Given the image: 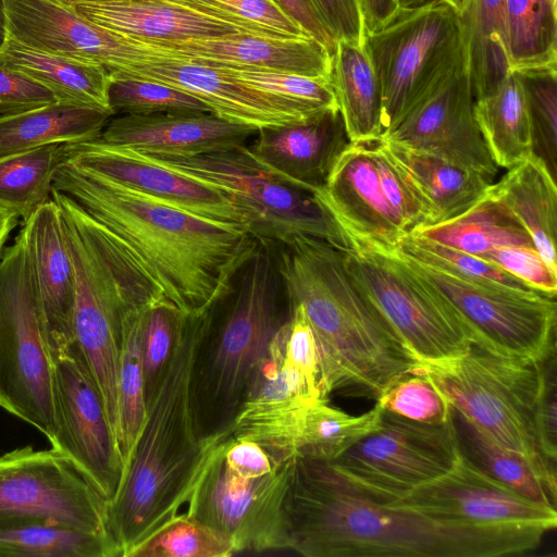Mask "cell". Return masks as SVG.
Masks as SVG:
<instances>
[{
  "label": "cell",
  "mask_w": 557,
  "mask_h": 557,
  "mask_svg": "<svg viewBox=\"0 0 557 557\" xmlns=\"http://www.w3.org/2000/svg\"><path fill=\"white\" fill-rule=\"evenodd\" d=\"M67 144H51L0 158V206L25 222L51 198L53 174L69 158Z\"/></svg>",
  "instance_id": "cell-40"
},
{
  "label": "cell",
  "mask_w": 557,
  "mask_h": 557,
  "mask_svg": "<svg viewBox=\"0 0 557 557\" xmlns=\"http://www.w3.org/2000/svg\"><path fill=\"white\" fill-rule=\"evenodd\" d=\"M383 409L425 423L450 419L451 406L422 371L408 373L395 381L376 400Z\"/></svg>",
  "instance_id": "cell-47"
},
{
  "label": "cell",
  "mask_w": 557,
  "mask_h": 557,
  "mask_svg": "<svg viewBox=\"0 0 557 557\" xmlns=\"http://www.w3.org/2000/svg\"><path fill=\"white\" fill-rule=\"evenodd\" d=\"M52 363L51 448L69 457L109 502L121 485L124 463L99 388L76 344Z\"/></svg>",
  "instance_id": "cell-16"
},
{
  "label": "cell",
  "mask_w": 557,
  "mask_h": 557,
  "mask_svg": "<svg viewBox=\"0 0 557 557\" xmlns=\"http://www.w3.org/2000/svg\"><path fill=\"white\" fill-rule=\"evenodd\" d=\"M320 20L337 40L363 45L364 25L359 0H309Z\"/></svg>",
  "instance_id": "cell-54"
},
{
  "label": "cell",
  "mask_w": 557,
  "mask_h": 557,
  "mask_svg": "<svg viewBox=\"0 0 557 557\" xmlns=\"http://www.w3.org/2000/svg\"><path fill=\"white\" fill-rule=\"evenodd\" d=\"M363 45L381 88V137L466 59L461 15L443 0L399 7Z\"/></svg>",
  "instance_id": "cell-9"
},
{
  "label": "cell",
  "mask_w": 557,
  "mask_h": 557,
  "mask_svg": "<svg viewBox=\"0 0 557 557\" xmlns=\"http://www.w3.org/2000/svg\"><path fill=\"white\" fill-rule=\"evenodd\" d=\"M147 308H127L122 318L117 374V445L124 471L147 412L141 360L143 324Z\"/></svg>",
  "instance_id": "cell-38"
},
{
  "label": "cell",
  "mask_w": 557,
  "mask_h": 557,
  "mask_svg": "<svg viewBox=\"0 0 557 557\" xmlns=\"http://www.w3.org/2000/svg\"><path fill=\"white\" fill-rule=\"evenodd\" d=\"M348 272L422 364L454 359L472 343L450 304L393 249L345 251Z\"/></svg>",
  "instance_id": "cell-11"
},
{
  "label": "cell",
  "mask_w": 557,
  "mask_h": 557,
  "mask_svg": "<svg viewBox=\"0 0 557 557\" xmlns=\"http://www.w3.org/2000/svg\"><path fill=\"white\" fill-rule=\"evenodd\" d=\"M18 223L20 218L13 211L0 206V257L11 232Z\"/></svg>",
  "instance_id": "cell-58"
},
{
  "label": "cell",
  "mask_w": 557,
  "mask_h": 557,
  "mask_svg": "<svg viewBox=\"0 0 557 557\" xmlns=\"http://www.w3.org/2000/svg\"><path fill=\"white\" fill-rule=\"evenodd\" d=\"M331 85L350 141L380 138L381 88L364 45L336 41Z\"/></svg>",
  "instance_id": "cell-32"
},
{
  "label": "cell",
  "mask_w": 557,
  "mask_h": 557,
  "mask_svg": "<svg viewBox=\"0 0 557 557\" xmlns=\"http://www.w3.org/2000/svg\"><path fill=\"white\" fill-rule=\"evenodd\" d=\"M395 249L421 264L463 281L486 286L537 292L510 273L478 256L414 233L406 235Z\"/></svg>",
  "instance_id": "cell-42"
},
{
  "label": "cell",
  "mask_w": 557,
  "mask_h": 557,
  "mask_svg": "<svg viewBox=\"0 0 557 557\" xmlns=\"http://www.w3.org/2000/svg\"><path fill=\"white\" fill-rule=\"evenodd\" d=\"M289 305H301L315 336L320 389L377 400L422 363L355 283L345 251L308 235L272 246Z\"/></svg>",
  "instance_id": "cell-3"
},
{
  "label": "cell",
  "mask_w": 557,
  "mask_h": 557,
  "mask_svg": "<svg viewBox=\"0 0 557 557\" xmlns=\"http://www.w3.org/2000/svg\"><path fill=\"white\" fill-rule=\"evenodd\" d=\"M531 236L547 265L557 272V186L542 160L533 153L507 169L487 189Z\"/></svg>",
  "instance_id": "cell-29"
},
{
  "label": "cell",
  "mask_w": 557,
  "mask_h": 557,
  "mask_svg": "<svg viewBox=\"0 0 557 557\" xmlns=\"http://www.w3.org/2000/svg\"><path fill=\"white\" fill-rule=\"evenodd\" d=\"M474 100L491 92L511 71L506 0H470L461 14Z\"/></svg>",
  "instance_id": "cell-35"
},
{
  "label": "cell",
  "mask_w": 557,
  "mask_h": 557,
  "mask_svg": "<svg viewBox=\"0 0 557 557\" xmlns=\"http://www.w3.org/2000/svg\"><path fill=\"white\" fill-rule=\"evenodd\" d=\"M288 549L306 557H500L533 550L546 531L482 525L377 503L326 462L297 457L286 504Z\"/></svg>",
  "instance_id": "cell-2"
},
{
  "label": "cell",
  "mask_w": 557,
  "mask_h": 557,
  "mask_svg": "<svg viewBox=\"0 0 557 557\" xmlns=\"http://www.w3.org/2000/svg\"><path fill=\"white\" fill-rule=\"evenodd\" d=\"M450 4L460 15L467 10L470 0H443Z\"/></svg>",
  "instance_id": "cell-60"
},
{
  "label": "cell",
  "mask_w": 557,
  "mask_h": 557,
  "mask_svg": "<svg viewBox=\"0 0 557 557\" xmlns=\"http://www.w3.org/2000/svg\"><path fill=\"white\" fill-rule=\"evenodd\" d=\"M349 144L343 116L335 108L301 122L260 128L248 148L282 180L313 193L325 185Z\"/></svg>",
  "instance_id": "cell-26"
},
{
  "label": "cell",
  "mask_w": 557,
  "mask_h": 557,
  "mask_svg": "<svg viewBox=\"0 0 557 557\" xmlns=\"http://www.w3.org/2000/svg\"><path fill=\"white\" fill-rule=\"evenodd\" d=\"M467 59L442 78L384 140L435 154L495 178L493 161L474 117Z\"/></svg>",
  "instance_id": "cell-19"
},
{
  "label": "cell",
  "mask_w": 557,
  "mask_h": 557,
  "mask_svg": "<svg viewBox=\"0 0 557 557\" xmlns=\"http://www.w3.org/2000/svg\"><path fill=\"white\" fill-rule=\"evenodd\" d=\"M47 347L52 360L75 344V276L62 215L50 198L25 222Z\"/></svg>",
  "instance_id": "cell-25"
},
{
  "label": "cell",
  "mask_w": 557,
  "mask_h": 557,
  "mask_svg": "<svg viewBox=\"0 0 557 557\" xmlns=\"http://www.w3.org/2000/svg\"><path fill=\"white\" fill-rule=\"evenodd\" d=\"M190 94L228 121L257 129L305 121L324 110L255 88L220 67L143 53L115 72Z\"/></svg>",
  "instance_id": "cell-17"
},
{
  "label": "cell",
  "mask_w": 557,
  "mask_h": 557,
  "mask_svg": "<svg viewBox=\"0 0 557 557\" xmlns=\"http://www.w3.org/2000/svg\"><path fill=\"white\" fill-rule=\"evenodd\" d=\"M107 510L108 500L60 451L24 446L0 456V521L111 535Z\"/></svg>",
  "instance_id": "cell-14"
},
{
  "label": "cell",
  "mask_w": 557,
  "mask_h": 557,
  "mask_svg": "<svg viewBox=\"0 0 557 557\" xmlns=\"http://www.w3.org/2000/svg\"><path fill=\"white\" fill-rule=\"evenodd\" d=\"M0 407L52 441L53 363L24 226L0 257Z\"/></svg>",
  "instance_id": "cell-10"
},
{
  "label": "cell",
  "mask_w": 557,
  "mask_h": 557,
  "mask_svg": "<svg viewBox=\"0 0 557 557\" xmlns=\"http://www.w3.org/2000/svg\"><path fill=\"white\" fill-rule=\"evenodd\" d=\"M480 258L510 273L535 290L556 297L557 272L553 271L534 246H502Z\"/></svg>",
  "instance_id": "cell-49"
},
{
  "label": "cell",
  "mask_w": 557,
  "mask_h": 557,
  "mask_svg": "<svg viewBox=\"0 0 557 557\" xmlns=\"http://www.w3.org/2000/svg\"><path fill=\"white\" fill-rule=\"evenodd\" d=\"M451 414L461 453L469 460L520 495L556 508V472L499 445L454 408Z\"/></svg>",
  "instance_id": "cell-33"
},
{
  "label": "cell",
  "mask_w": 557,
  "mask_h": 557,
  "mask_svg": "<svg viewBox=\"0 0 557 557\" xmlns=\"http://www.w3.org/2000/svg\"><path fill=\"white\" fill-rule=\"evenodd\" d=\"M239 17L271 28L287 38L309 36L273 0H205ZM313 38V37H312Z\"/></svg>",
  "instance_id": "cell-53"
},
{
  "label": "cell",
  "mask_w": 557,
  "mask_h": 557,
  "mask_svg": "<svg viewBox=\"0 0 557 557\" xmlns=\"http://www.w3.org/2000/svg\"><path fill=\"white\" fill-rule=\"evenodd\" d=\"M383 407L376 403L368 412L350 416L318 399L307 405L301 413L297 441V456L318 461H332L360 438L380 426Z\"/></svg>",
  "instance_id": "cell-39"
},
{
  "label": "cell",
  "mask_w": 557,
  "mask_h": 557,
  "mask_svg": "<svg viewBox=\"0 0 557 557\" xmlns=\"http://www.w3.org/2000/svg\"><path fill=\"white\" fill-rule=\"evenodd\" d=\"M524 91L532 137V153L556 180L557 172V65L515 71Z\"/></svg>",
  "instance_id": "cell-44"
},
{
  "label": "cell",
  "mask_w": 557,
  "mask_h": 557,
  "mask_svg": "<svg viewBox=\"0 0 557 557\" xmlns=\"http://www.w3.org/2000/svg\"><path fill=\"white\" fill-rule=\"evenodd\" d=\"M384 143L423 207L428 225L462 214L484 197L494 182L443 157Z\"/></svg>",
  "instance_id": "cell-28"
},
{
  "label": "cell",
  "mask_w": 557,
  "mask_h": 557,
  "mask_svg": "<svg viewBox=\"0 0 557 557\" xmlns=\"http://www.w3.org/2000/svg\"><path fill=\"white\" fill-rule=\"evenodd\" d=\"M386 506L482 525H519L549 531L556 508L531 500L494 480L462 453L455 466Z\"/></svg>",
  "instance_id": "cell-18"
},
{
  "label": "cell",
  "mask_w": 557,
  "mask_h": 557,
  "mask_svg": "<svg viewBox=\"0 0 557 557\" xmlns=\"http://www.w3.org/2000/svg\"><path fill=\"white\" fill-rule=\"evenodd\" d=\"M550 5L557 10V0H548Z\"/></svg>",
  "instance_id": "cell-63"
},
{
  "label": "cell",
  "mask_w": 557,
  "mask_h": 557,
  "mask_svg": "<svg viewBox=\"0 0 557 557\" xmlns=\"http://www.w3.org/2000/svg\"><path fill=\"white\" fill-rule=\"evenodd\" d=\"M220 69L255 88L319 110L338 108L334 89L329 81L273 71Z\"/></svg>",
  "instance_id": "cell-48"
},
{
  "label": "cell",
  "mask_w": 557,
  "mask_h": 557,
  "mask_svg": "<svg viewBox=\"0 0 557 557\" xmlns=\"http://www.w3.org/2000/svg\"><path fill=\"white\" fill-rule=\"evenodd\" d=\"M556 347L543 360V382L536 408V436L541 454L556 465L557 458Z\"/></svg>",
  "instance_id": "cell-51"
},
{
  "label": "cell",
  "mask_w": 557,
  "mask_h": 557,
  "mask_svg": "<svg viewBox=\"0 0 557 557\" xmlns=\"http://www.w3.org/2000/svg\"><path fill=\"white\" fill-rule=\"evenodd\" d=\"M235 554V544L227 534L184 512L137 544L127 557H230Z\"/></svg>",
  "instance_id": "cell-43"
},
{
  "label": "cell",
  "mask_w": 557,
  "mask_h": 557,
  "mask_svg": "<svg viewBox=\"0 0 557 557\" xmlns=\"http://www.w3.org/2000/svg\"><path fill=\"white\" fill-rule=\"evenodd\" d=\"M52 189L91 215L161 300L202 315L232 290L259 242L239 226L207 220L69 160Z\"/></svg>",
  "instance_id": "cell-1"
},
{
  "label": "cell",
  "mask_w": 557,
  "mask_h": 557,
  "mask_svg": "<svg viewBox=\"0 0 557 557\" xmlns=\"http://www.w3.org/2000/svg\"><path fill=\"white\" fill-rule=\"evenodd\" d=\"M7 36L41 51L115 72L139 58L123 37L53 0H4Z\"/></svg>",
  "instance_id": "cell-24"
},
{
  "label": "cell",
  "mask_w": 557,
  "mask_h": 557,
  "mask_svg": "<svg viewBox=\"0 0 557 557\" xmlns=\"http://www.w3.org/2000/svg\"><path fill=\"white\" fill-rule=\"evenodd\" d=\"M309 36L324 45L333 54L336 40L324 26L309 0H273Z\"/></svg>",
  "instance_id": "cell-56"
},
{
  "label": "cell",
  "mask_w": 557,
  "mask_h": 557,
  "mask_svg": "<svg viewBox=\"0 0 557 557\" xmlns=\"http://www.w3.org/2000/svg\"><path fill=\"white\" fill-rule=\"evenodd\" d=\"M543 360L504 358L471 345L462 356L422 364L420 371L490 438L556 472V465L541 454L536 436Z\"/></svg>",
  "instance_id": "cell-7"
},
{
  "label": "cell",
  "mask_w": 557,
  "mask_h": 557,
  "mask_svg": "<svg viewBox=\"0 0 557 557\" xmlns=\"http://www.w3.org/2000/svg\"><path fill=\"white\" fill-rule=\"evenodd\" d=\"M123 38L147 54L212 67L273 71L331 82L333 54L312 37L269 38L235 34L175 42Z\"/></svg>",
  "instance_id": "cell-23"
},
{
  "label": "cell",
  "mask_w": 557,
  "mask_h": 557,
  "mask_svg": "<svg viewBox=\"0 0 557 557\" xmlns=\"http://www.w3.org/2000/svg\"><path fill=\"white\" fill-rule=\"evenodd\" d=\"M112 115L109 111L60 101L0 115V158L51 144L95 140Z\"/></svg>",
  "instance_id": "cell-31"
},
{
  "label": "cell",
  "mask_w": 557,
  "mask_h": 557,
  "mask_svg": "<svg viewBox=\"0 0 557 557\" xmlns=\"http://www.w3.org/2000/svg\"><path fill=\"white\" fill-rule=\"evenodd\" d=\"M122 557L109 534L34 521H0V557Z\"/></svg>",
  "instance_id": "cell-37"
},
{
  "label": "cell",
  "mask_w": 557,
  "mask_h": 557,
  "mask_svg": "<svg viewBox=\"0 0 557 557\" xmlns=\"http://www.w3.org/2000/svg\"><path fill=\"white\" fill-rule=\"evenodd\" d=\"M289 308L285 344L286 359L302 375L313 394L318 398H323L320 389L319 350L314 333L302 306L296 304L289 305Z\"/></svg>",
  "instance_id": "cell-50"
},
{
  "label": "cell",
  "mask_w": 557,
  "mask_h": 557,
  "mask_svg": "<svg viewBox=\"0 0 557 557\" xmlns=\"http://www.w3.org/2000/svg\"><path fill=\"white\" fill-rule=\"evenodd\" d=\"M474 117L498 168L509 169L532 154V137L522 84L510 71L487 95L474 100Z\"/></svg>",
  "instance_id": "cell-34"
},
{
  "label": "cell",
  "mask_w": 557,
  "mask_h": 557,
  "mask_svg": "<svg viewBox=\"0 0 557 557\" xmlns=\"http://www.w3.org/2000/svg\"><path fill=\"white\" fill-rule=\"evenodd\" d=\"M7 38L4 0H0V48Z\"/></svg>",
  "instance_id": "cell-59"
},
{
  "label": "cell",
  "mask_w": 557,
  "mask_h": 557,
  "mask_svg": "<svg viewBox=\"0 0 557 557\" xmlns=\"http://www.w3.org/2000/svg\"><path fill=\"white\" fill-rule=\"evenodd\" d=\"M110 76L108 100L114 114L119 112L136 115L212 112L195 96L171 86L123 76Z\"/></svg>",
  "instance_id": "cell-45"
},
{
  "label": "cell",
  "mask_w": 557,
  "mask_h": 557,
  "mask_svg": "<svg viewBox=\"0 0 557 557\" xmlns=\"http://www.w3.org/2000/svg\"><path fill=\"white\" fill-rule=\"evenodd\" d=\"M373 139L350 141L325 185L313 191L356 246L393 250L408 235L382 183Z\"/></svg>",
  "instance_id": "cell-22"
},
{
  "label": "cell",
  "mask_w": 557,
  "mask_h": 557,
  "mask_svg": "<svg viewBox=\"0 0 557 557\" xmlns=\"http://www.w3.org/2000/svg\"><path fill=\"white\" fill-rule=\"evenodd\" d=\"M460 456L453 414L425 423L383 409L376 430L324 462L357 491L388 505L448 472Z\"/></svg>",
  "instance_id": "cell-12"
},
{
  "label": "cell",
  "mask_w": 557,
  "mask_h": 557,
  "mask_svg": "<svg viewBox=\"0 0 557 557\" xmlns=\"http://www.w3.org/2000/svg\"><path fill=\"white\" fill-rule=\"evenodd\" d=\"M425 0H398L400 7H410L424 2Z\"/></svg>",
  "instance_id": "cell-62"
},
{
  "label": "cell",
  "mask_w": 557,
  "mask_h": 557,
  "mask_svg": "<svg viewBox=\"0 0 557 557\" xmlns=\"http://www.w3.org/2000/svg\"><path fill=\"white\" fill-rule=\"evenodd\" d=\"M412 233L478 257L502 246H534L523 226L487 191L462 214Z\"/></svg>",
  "instance_id": "cell-36"
},
{
  "label": "cell",
  "mask_w": 557,
  "mask_h": 557,
  "mask_svg": "<svg viewBox=\"0 0 557 557\" xmlns=\"http://www.w3.org/2000/svg\"><path fill=\"white\" fill-rule=\"evenodd\" d=\"M59 208L75 276V344L99 388L117 441L123 313L131 307H149L157 299L140 274L99 231Z\"/></svg>",
  "instance_id": "cell-6"
},
{
  "label": "cell",
  "mask_w": 557,
  "mask_h": 557,
  "mask_svg": "<svg viewBox=\"0 0 557 557\" xmlns=\"http://www.w3.org/2000/svg\"><path fill=\"white\" fill-rule=\"evenodd\" d=\"M511 71L557 65V10L548 0H506Z\"/></svg>",
  "instance_id": "cell-41"
},
{
  "label": "cell",
  "mask_w": 557,
  "mask_h": 557,
  "mask_svg": "<svg viewBox=\"0 0 557 557\" xmlns=\"http://www.w3.org/2000/svg\"><path fill=\"white\" fill-rule=\"evenodd\" d=\"M257 131L212 112L122 114L98 139L146 154L197 156L246 145Z\"/></svg>",
  "instance_id": "cell-27"
},
{
  "label": "cell",
  "mask_w": 557,
  "mask_h": 557,
  "mask_svg": "<svg viewBox=\"0 0 557 557\" xmlns=\"http://www.w3.org/2000/svg\"><path fill=\"white\" fill-rule=\"evenodd\" d=\"M222 456L227 469L242 479L267 475L282 462L276 461L256 442L232 437L224 446Z\"/></svg>",
  "instance_id": "cell-55"
},
{
  "label": "cell",
  "mask_w": 557,
  "mask_h": 557,
  "mask_svg": "<svg viewBox=\"0 0 557 557\" xmlns=\"http://www.w3.org/2000/svg\"><path fill=\"white\" fill-rule=\"evenodd\" d=\"M185 317L169 301L154 302L145 312L141 360L146 409L165 374Z\"/></svg>",
  "instance_id": "cell-46"
},
{
  "label": "cell",
  "mask_w": 557,
  "mask_h": 557,
  "mask_svg": "<svg viewBox=\"0 0 557 557\" xmlns=\"http://www.w3.org/2000/svg\"><path fill=\"white\" fill-rule=\"evenodd\" d=\"M58 102L53 92L0 62V115L14 114Z\"/></svg>",
  "instance_id": "cell-52"
},
{
  "label": "cell",
  "mask_w": 557,
  "mask_h": 557,
  "mask_svg": "<svg viewBox=\"0 0 557 557\" xmlns=\"http://www.w3.org/2000/svg\"><path fill=\"white\" fill-rule=\"evenodd\" d=\"M394 250L450 304L472 345L499 357L535 361L556 347L555 297L463 281Z\"/></svg>",
  "instance_id": "cell-13"
},
{
  "label": "cell",
  "mask_w": 557,
  "mask_h": 557,
  "mask_svg": "<svg viewBox=\"0 0 557 557\" xmlns=\"http://www.w3.org/2000/svg\"><path fill=\"white\" fill-rule=\"evenodd\" d=\"M213 310V309H212ZM212 310L186 315L125 468L108 502V529L122 557L183 513L230 433L201 437L191 403L196 355Z\"/></svg>",
  "instance_id": "cell-4"
},
{
  "label": "cell",
  "mask_w": 557,
  "mask_h": 557,
  "mask_svg": "<svg viewBox=\"0 0 557 557\" xmlns=\"http://www.w3.org/2000/svg\"><path fill=\"white\" fill-rule=\"evenodd\" d=\"M60 4L71 7L73 4L77 3H85V2H101V1H111V0H53Z\"/></svg>",
  "instance_id": "cell-61"
},
{
  "label": "cell",
  "mask_w": 557,
  "mask_h": 557,
  "mask_svg": "<svg viewBox=\"0 0 557 557\" xmlns=\"http://www.w3.org/2000/svg\"><path fill=\"white\" fill-rule=\"evenodd\" d=\"M146 156L226 193L244 211L248 232L262 244L308 235L344 251L352 249L348 235L313 193L271 172L247 144L197 156Z\"/></svg>",
  "instance_id": "cell-8"
},
{
  "label": "cell",
  "mask_w": 557,
  "mask_h": 557,
  "mask_svg": "<svg viewBox=\"0 0 557 557\" xmlns=\"http://www.w3.org/2000/svg\"><path fill=\"white\" fill-rule=\"evenodd\" d=\"M223 311L209 325L195 359L191 403L199 436L230 432L250 385L290 308L283 309V286L272 245L259 242L238 272ZM214 309V308H213Z\"/></svg>",
  "instance_id": "cell-5"
},
{
  "label": "cell",
  "mask_w": 557,
  "mask_h": 557,
  "mask_svg": "<svg viewBox=\"0 0 557 557\" xmlns=\"http://www.w3.org/2000/svg\"><path fill=\"white\" fill-rule=\"evenodd\" d=\"M0 62L47 87L60 102L113 113L108 100L111 76L102 65L34 49L9 36Z\"/></svg>",
  "instance_id": "cell-30"
},
{
  "label": "cell",
  "mask_w": 557,
  "mask_h": 557,
  "mask_svg": "<svg viewBox=\"0 0 557 557\" xmlns=\"http://www.w3.org/2000/svg\"><path fill=\"white\" fill-rule=\"evenodd\" d=\"M364 36L383 25L399 9L398 0H359Z\"/></svg>",
  "instance_id": "cell-57"
},
{
  "label": "cell",
  "mask_w": 557,
  "mask_h": 557,
  "mask_svg": "<svg viewBox=\"0 0 557 557\" xmlns=\"http://www.w3.org/2000/svg\"><path fill=\"white\" fill-rule=\"evenodd\" d=\"M66 147L67 160L83 170L197 216L248 231L244 211L215 186L160 164L134 149L107 145L98 138Z\"/></svg>",
  "instance_id": "cell-20"
},
{
  "label": "cell",
  "mask_w": 557,
  "mask_h": 557,
  "mask_svg": "<svg viewBox=\"0 0 557 557\" xmlns=\"http://www.w3.org/2000/svg\"><path fill=\"white\" fill-rule=\"evenodd\" d=\"M70 8L119 36L136 40L175 42L235 34L287 38L205 0H111Z\"/></svg>",
  "instance_id": "cell-21"
},
{
  "label": "cell",
  "mask_w": 557,
  "mask_h": 557,
  "mask_svg": "<svg viewBox=\"0 0 557 557\" xmlns=\"http://www.w3.org/2000/svg\"><path fill=\"white\" fill-rule=\"evenodd\" d=\"M227 442L185 512L227 534L237 553L288 549L285 504L297 457L282 461L267 475L242 479L224 463Z\"/></svg>",
  "instance_id": "cell-15"
}]
</instances>
